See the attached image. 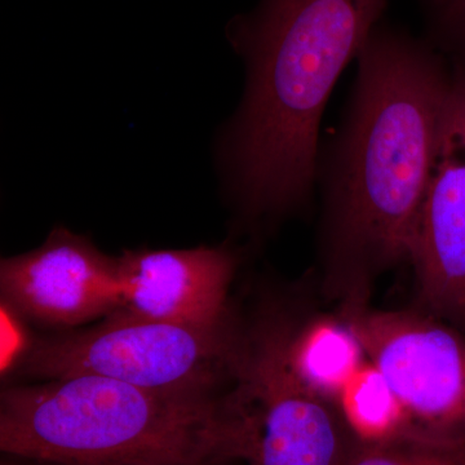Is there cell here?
<instances>
[{
    "instance_id": "cell-1",
    "label": "cell",
    "mask_w": 465,
    "mask_h": 465,
    "mask_svg": "<svg viewBox=\"0 0 465 465\" xmlns=\"http://www.w3.org/2000/svg\"><path fill=\"white\" fill-rule=\"evenodd\" d=\"M341 127L320 153L327 289L366 305L379 273L411 259L454 67L424 38L379 23L357 57Z\"/></svg>"
},
{
    "instance_id": "cell-2",
    "label": "cell",
    "mask_w": 465,
    "mask_h": 465,
    "mask_svg": "<svg viewBox=\"0 0 465 465\" xmlns=\"http://www.w3.org/2000/svg\"><path fill=\"white\" fill-rule=\"evenodd\" d=\"M387 5L262 0L232 23L231 41L246 64V87L220 158L226 191L250 228L274 224L311 198L324 109Z\"/></svg>"
},
{
    "instance_id": "cell-3",
    "label": "cell",
    "mask_w": 465,
    "mask_h": 465,
    "mask_svg": "<svg viewBox=\"0 0 465 465\" xmlns=\"http://www.w3.org/2000/svg\"><path fill=\"white\" fill-rule=\"evenodd\" d=\"M246 439L238 384L183 393L76 375L0 396V450L29 463L217 465L243 459Z\"/></svg>"
},
{
    "instance_id": "cell-4",
    "label": "cell",
    "mask_w": 465,
    "mask_h": 465,
    "mask_svg": "<svg viewBox=\"0 0 465 465\" xmlns=\"http://www.w3.org/2000/svg\"><path fill=\"white\" fill-rule=\"evenodd\" d=\"M246 331L235 321L216 326L161 322L114 312L85 329L33 341L20 374L52 381L96 375L183 393H219L238 381Z\"/></svg>"
},
{
    "instance_id": "cell-5",
    "label": "cell",
    "mask_w": 465,
    "mask_h": 465,
    "mask_svg": "<svg viewBox=\"0 0 465 465\" xmlns=\"http://www.w3.org/2000/svg\"><path fill=\"white\" fill-rule=\"evenodd\" d=\"M342 318L409 416L411 433L465 443V333L410 312L342 307Z\"/></svg>"
},
{
    "instance_id": "cell-6",
    "label": "cell",
    "mask_w": 465,
    "mask_h": 465,
    "mask_svg": "<svg viewBox=\"0 0 465 465\" xmlns=\"http://www.w3.org/2000/svg\"><path fill=\"white\" fill-rule=\"evenodd\" d=\"M238 382L247 407V464L347 463L356 439L338 406L300 381L264 316L246 331Z\"/></svg>"
},
{
    "instance_id": "cell-7",
    "label": "cell",
    "mask_w": 465,
    "mask_h": 465,
    "mask_svg": "<svg viewBox=\"0 0 465 465\" xmlns=\"http://www.w3.org/2000/svg\"><path fill=\"white\" fill-rule=\"evenodd\" d=\"M2 304L43 326L79 329L121 307L118 258L58 226L41 246L0 262Z\"/></svg>"
},
{
    "instance_id": "cell-8",
    "label": "cell",
    "mask_w": 465,
    "mask_h": 465,
    "mask_svg": "<svg viewBox=\"0 0 465 465\" xmlns=\"http://www.w3.org/2000/svg\"><path fill=\"white\" fill-rule=\"evenodd\" d=\"M410 262L425 307L465 333V72L454 69Z\"/></svg>"
},
{
    "instance_id": "cell-9",
    "label": "cell",
    "mask_w": 465,
    "mask_h": 465,
    "mask_svg": "<svg viewBox=\"0 0 465 465\" xmlns=\"http://www.w3.org/2000/svg\"><path fill=\"white\" fill-rule=\"evenodd\" d=\"M116 258L121 307L115 312L189 326L232 318L228 293L238 256L229 247L127 250Z\"/></svg>"
},
{
    "instance_id": "cell-10",
    "label": "cell",
    "mask_w": 465,
    "mask_h": 465,
    "mask_svg": "<svg viewBox=\"0 0 465 465\" xmlns=\"http://www.w3.org/2000/svg\"><path fill=\"white\" fill-rule=\"evenodd\" d=\"M284 354L300 381L338 406L339 396L365 361V351L344 318L320 317L298 324L269 312Z\"/></svg>"
},
{
    "instance_id": "cell-11",
    "label": "cell",
    "mask_w": 465,
    "mask_h": 465,
    "mask_svg": "<svg viewBox=\"0 0 465 465\" xmlns=\"http://www.w3.org/2000/svg\"><path fill=\"white\" fill-rule=\"evenodd\" d=\"M338 409L354 439L361 442H381L411 433L399 397L370 361L341 391Z\"/></svg>"
},
{
    "instance_id": "cell-12",
    "label": "cell",
    "mask_w": 465,
    "mask_h": 465,
    "mask_svg": "<svg viewBox=\"0 0 465 465\" xmlns=\"http://www.w3.org/2000/svg\"><path fill=\"white\" fill-rule=\"evenodd\" d=\"M345 465H465V443L415 433L381 442L356 440Z\"/></svg>"
},
{
    "instance_id": "cell-13",
    "label": "cell",
    "mask_w": 465,
    "mask_h": 465,
    "mask_svg": "<svg viewBox=\"0 0 465 465\" xmlns=\"http://www.w3.org/2000/svg\"><path fill=\"white\" fill-rule=\"evenodd\" d=\"M425 41L465 72V0H418Z\"/></svg>"
},
{
    "instance_id": "cell-14",
    "label": "cell",
    "mask_w": 465,
    "mask_h": 465,
    "mask_svg": "<svg viewBox=\"0 0 465 465\" xmlns=\"http://www.w3.org/2000/svg\"><path fill=\"white\" fill-rule=\"evenodd\" d=\"M32 464L41 465V464H35V463H32ZM2 465H26V464H20V463H16V461L5 460V461H3Z\"/></svg>"
},
{
    "instance_id": "cell-15",
    "label": "cell",
    "mask_w": 465,
    "mask_h": 465,
    "mask_svg": "<svg viewBox=\"0 0 465 465\" xmlns=\"http://www.w3.org/2000/svg\"><path fill=\"white\" fill-rule=\"evenodd\" d=\"M41 465H43V464H41Z\"/></svg>"
}]
</instances>
